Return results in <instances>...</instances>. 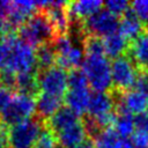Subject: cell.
I'll list each match as a JSON object with an SVG mask.
<instances>
[{"instance_id":"obj_1","label":"cell","mask_w":148,"mask_h":148,"mask_svg":"<svg viewBox=\"0 0 148 148\" xmlns=\"http://www.w3.org/2000/svg\"><path fill=\"white\" fill-rule=\"evenodd\" d=\"M20 39L32 47H38L43 44L52 43L57 37L54 28L46 14L42 10L30 16L18 29Z\"/></svg>"},{"instance_id":"obj_2","label":"cell","mask_w":148,"mask_h":148,"mask_svg":"<svg viewBox=\"0 0 148 148\" xmlns=\"http://www.w3.org/2000/svg\"><path fill=\"white\" fill-rule=\"evenodd\" d=\"M82 71L94 91L112 90L111 62L105 54H87L82 62Z\"/></svg>"},{"instance_id":"obj_3","label":"cell","mask_w":148,"mask_h":148,"mask_svg":"<svg viewBox=\"0 0 148 148\" xmlns=\"http://www.w3.org/2000/svg\"><path fill=\"white\" fill-rule=\"evenodd\" d=\"M2 69L9 71L16 75L29 72H37L35 49L20 38H16L10 47L9 54Z\"/></svg>"},{"instance_id":"obj_4","label":"cell","mask_w":148,"mask_h":148,"mask_svg":"<svg viewBox=\"0 0 148 148\" xmlns=\"http://www.w3.org/2000/svg\"><path fill=\"white\" fill-rule=\"evenodd\" d=\"M43 128L44 121L37 116L10 126L9 130H7L9 148H34Z\"/></svg>"},{"instance_id":"obj_5","label":"cell","mask_w":148,"mask_h":148,"mask_svg":"<svg viewBox=\"0 0 148 148\" xmlns=\"http://www.w3.org/2000/svg\"><path fill=\"white\" fill-rule=\"evenodd\" d=\"M79 23L83 36H96L98 38H105L119 29L118 17L106 9H101Z\"/></svg>"},{"instance_id":"obj_6","label":"cell","mask_w":148,"mask_h":148,"mask_svg":"<svg viewBox=\"0 0 148 148\" xmlns=\"http://www.w3.org/2000/svg\"><path fill=\"white\" fill-rule=\"evenodd\" d=\"M36 112V101L32 96L16 92L8 106L1 112V120L5 126H14L32 118Z\"/></svg>"},{"instance_id":"obj_7","label":"cell","mask_w":148,"mask_h":148,"mask_svg":"<svg viewBox=\"0 0 148 148\" xmlns=\"http://www.w3.org/2000/svg\"><path fill=\"white\" fill-rule=\"evenodd\" d=\"M138 76V68L127 54L111 61V79L116 91L125 92L134 87Z\"/></svg>"},{"instance_id":"obj_8","label":"cell","mask_w":148,"mask_h":148,"mask_svg":"<svg viewBox=\"0 0 148 148\" xmlns=\"http://www.w3.org/2000/svg\"><path fill=\"white\" fill-rule=\"evenodd\" d=\"M40 92L62 98L67 91V73L64 68L54 65L53 67L37 73Z\"/></svg>"},{"instance_id":"obj_9","label":"cell","mask_w":148,"mask_h":148,"mask_svg":"<svg viewBox=\"0 0 148 148\" xmlns=\"http://www.w3.org/2000/svg\"><path fill=\"white\" fill-rule=\"evenodd\" d=\"M114 109H116V98L112 90L90 92L88 108H87V116L96 118L98 116L114 111Z\"/></svg>"},{"instance_id":"obj_10","label":"cell","mask_w":148,"mask_h":148,"mask_svg":"<svg viewBox=\"0 0 148 148\" xmlns=\"http://www.w3.org/2000/svg\"><path fill=\"white\" fill-rule=\"evenodd\" d=\"M138 71L148 73V30L146 29L138 38L131 42L126 53Z\"/></svg>"},{"instance_id":"obj_11","label":"cell","mask_w":148,"mask_h":148,"mask_svg":"<svg viewBox=\"0 0 148 148\" xmlns=\"http://www.w3.org/2000/svg\"><path fill=\"white\" fill-rule=\"evenodd\" d=\"M104 2L101 0H80L67 2V12L71 22H81L92 14L99 12Z\"/></svg>"},{"instance_id":"obj_12","label":"cell","mask_w":148,"mask_h":148,"mask_svg":"<svg viewBox=\"0 0 148 148\" xmlns=\"http://www.w3.org/2000/svg\"><path fill=\"white\" fill-rule=\"evenodd\" d=\"M80 120L81 119L74 111H72L67 106H61L50 119L44 121V126L50 130L54 135H57L59 132L64 131L65 128L72 126Z\"/></svg>"},{"instance_id":"obj_13","label":"cell","mask_w":148,"mask_h":148,"mask_svg":"<svg viewBox=\"0 0 148 148\" xmlns=\"http://www.w3.org/2000/svg\"><path fill=\"white\" fill-rule=\"evenodd\" d=\"M87 132L82 120L73 124L72 126L59 132L56 138L62 148H75L87 139Z\"/></svg>"},{"instance_id":"obj_14","label":"cell","mask_w":148,"mask_h":148,"mask_svg":"<svg viewBox=\"0 0 148 148\" xmlns=\"http://www.w3.org/2000/svg\"><path fill=\"white\" fill-rule=\"evenodd\" d=\"M118 30L126 39L133 42L146 30V28L142 24V22L139 20V17L134 14V12L130 8L125 14L121 15Z\"/></svg>"},{"instance_id":"obj_15","label":"cell","mask_w":148,"mask_h":148,"mask_svg":"<svg viewBox=\"0 0 148 148\" xmlns=\"http://www.w3.org/2000/svg\"><path fill=\"white\" fill-rule=\"evenodd\" d=\"M60 108H61V98L49 95V94H44V92H40V91L37 95L36 112H37V117L40 120L46 121Z\"/></svg>"},{"instance_id":"obj_16","label":"cell","mask_w":148,"mask_h":148,"mask_svg":"<svg viewBox=\"0 0 148 148\" xmlns=\"http://www.w3.org/2000/svg\"><path fill=\"white\" fill-rule=\"evenodd\" d=\"M131 42L126 39L119 31L103 38L104 53L108 58L116 59L127 53Z\"/></svg>"},{"instance_id":"obj_17","label":"cell","mask_w":148,"mask_h":148,"mask_svg":"<svg viewBox=\"0 0 148 148\" xmlns=\"http://www.w3.org/2000/svg\"><path fill=\"white\" fill-rule=\"evenodd\" d=\"M89 96H90L89 88H83V89H67L64 97L67 108H69L77 116H80L87 112Z\"/></svg>"},{"instance_id":"obj_18","label":"cell","mask_w":148,"mask_h":148,"mask_svg":"<svg viewBox=\"0 0 148 148\" xmlns=\"http://www.w3.org/2000/svg\"><path fill=\"white\" fill-rule=\"evenodd\" d=\"M84 51L83 47L77 46V45H73L69 50H67L64 53L57 54V62L56 65L66 69H76L79 68V66H82V62L84 60Z\"/></svg>"},{"instance_id":"obj_19","label":"cell","mask_w":148,"mask_h":148,"mask_svg":"<svg viewBox=\"0 0 148 148\" xmlns=\"http://www.w3.org/2000/svg\"><path fill=\"white\" fill-rule=\"evenodd\" d=\"M36 52V66L37 72H43L53 67L57 62V52L52 43L43 44L35 50Z\"/></svg>"},{"instance_id":"obj_20","label":"cell","mask_w":148,"mask_h":148,"mask_svg":"<svg viewBox=\"0 0 148 148\" xmlns=\"http://www.w3.org/2000/svg\"><path fill=\"white\" fill-rule=\"evenodd\" d=\"M38 72H29L22 73L16 75V87L15 89L20 94L36 96L39 94V86H38Z\"/></svg>"},{"instance_id":"obj_21","label":"cell","mask_w":148,"mask_h":148,"mask_svg":"<svg viewBox=\"0 0 148 148\" xmlns=\"http://www.w3.org/2000/svg\"><path fill=\"white\" fill-rule=\"evenodd\" d=\"M112 128L120 138L128 139V136H132L135 132L133 116L127 112H117V117Z\"/></svg>"},{"instance_id":"obj_22","label":"cell","mask_w":148,"mask_h":148,"mask_svg":"<svg viewBox=\"0 0 148 148\" xmlns=\"http://www.w3.org/2000/svg\"><path fill=\"white\" fill-rule=\"evenodd\" d=\"M120 136L112 127L102 130L92 140L96 148H119Z\"/></svg>"},{"instance_id":"obj_23","label":"cell","mask_w":148,"mask_h":148,"mask_svg":"<svg viewBox=\"0 0 148 148\" xmlns=\"http://www.w3.org/2000/svg\"><path fill=\"white\" fill-rule=\"evenodd\" d=\"M88 80L82 69H72L67 74V89H83L88 88Z\"/></svg>"},{"instance_id":"obj_24","label":"cell","mask_w":148,"mask_h":148,"mask_svg":"<svg viewBox=\"0 0 148 148\" xmlns=\"http://www.w3.org/2000/svg\"><path fill=\"white\" fill-rule=\"evenodd\" d=\"M57 143L58 140L56 135L44 126V128L42 130L36 140L34 148H57Z\"/></svg>"},{"instance_id":"obj_25","label":"cell","mask_w":148,"mask_h":148,"mask_svg":"<svg viewBox=\"0 0 148 148\" xmlns=\"http://www.w3.org/2000/svg\"><path fill=\"white\" fill-rule=\"evenodd\" d=\"M16 38H17V36L15 35V32H10V34H6L0 39V69L3 68L7 57L9 54L10 47Z\"/></svg>"},{"instance_id":"obj_26","label":"cell","mask_w":148,"mask_h":148,"mask_svg":"<svg viewBox=\"0 0 148 148\" xmlns=\"http://www.w3.org/2000/svg\"><path fill=\"white\" fill-rule=\"evenodd\" d=\"M131 9L148 30V0H136L131 3Z\"/></svg>"},{"instance_id":"obj_27","label":"cell","mask_w":148,"mask_h":148,"mask_svg":"<svg viewBox=\"0 0 148 148\" xmlns=\"http://www.w3.org/2000/svg\"><path fill=\"white\" fill-rule=\"evenodd\" d=\"M104 6L108 12H110L111 14H113L116 16H118V15L121 16L130 9V2H127L125 0H109V1L104 2Z\"/></svg>"},{"instance_id":"obj_28","label":"cell","mask_w":148,"mask_h":148,"mask_svg":"<svg viewBox=\"0 0 148 148\" xmlns=\"http://www.w3.org/2000/svg\"><path fill=\"white\" fill-rule=\"evenodd\" d=\"M134 90L146 95L148 97V73L138 71V76L134 83Z\"/></svg>"},{"instance_id":"obj_29","label":"cell","mask_w":148,"mask_h":148,"mask_svg":"<svg viewBox=\"0 0 148 148\" xmlns=\"http://www.w3.org/2000/svg\"><path fill=\"white\" fill-rule=\"evenodd\" d=\"M131 141L134 148H148V133L135 131L131 136Z\"/></svg>"},{"instance_id":"obj_30","label":"cell","mask_w":148,"mask_h":148,"mask_svg":"<svg viewBox=\"0 0 148 148\" xmlns=\"http://www.w3.org/2000/svg\"><path fill=\"white\" fill-rule=\"evenodd\" d=\"M134 120V127L138 132H147L148 133V113H139L133 117Z\"/></svg>"},{"instance_id":"obj_31","label":"cell","mask_w":148,"mask_h":148,"mask_svg":"<svg viewBox=\"0 0 148 148\" xmlns=\"http://www.w3.org/2000/svg\"><path fill=\"white\" fill-rule=\"evenodd\" d=\"M13 95L14 94L12 92V90L0 86V112H2L8 106V104L13 98Z\"/></svg>"},{"instance_id":"obj_32","label":"cell","mask_w":148,"mask_h":148,"mask_svg":"<svg viewBox=\"0 0 148 148\" xmlns=\"http://www.w3.org/2000/svg\"><path fill=\"white\" fill-rule=\"evenodd\" d=\"M12 7V1H6V0H0V20L3 22L10 10Z\"/></svg>"},{"instance_id":"obj_33","label":"cell","mask_w":148,"mask_h":148,"mask_svg":"<svg viewBox=\"0 0 148 148\" xmlns=\"http://www.w3.org/2000/svg\"><path fill=\"white\" fill-rule=\"evenodd\" d=\"M6 127H7V126H5L3 124H2L1 127H0V148H9Z\"/></svg>"},{"instance_id":"obj_34","label":"cell","mask_w":148,"mask_h":148,"mask_svg":"<svg viewBox=\"0 0 148 148\" xmlns=\"http://www.w3.org/2000/svg\"><path fill=\"white\" fill-rule=\"evenodd\" d=\"M75 148H96L92 140L91 139H86L83 142H81L79 146H76Z\"/></svg>"},{"instance_id":"obj_35","label":"cell","mask_w":148,"mask_h":148,"mask_svg":"<svg viewBox=\"0 0 148 148\" xmlns=\"http://www.w3.org/2000/svg\"><path fill=\"white\" fill-rule=\"evenodd\" d=\"M5 35V31H3V22L0 20V37L2 38Z\"/></svg>"},{"instance_id":"obj_36","label":"cell","mask_w":148,"mask_h":148,"mask_svg":"<svg viewBox=\"0 0 148 148\" xmlns=\"http://www.w3.org/2000/svg\"><path fill=\"white\" fill-rule=\"evenodd\" d=\"M1 125H2V123H1V120H0V127H1Z\"/></svg>"},{"instance_id":"obj_37","label":"cell","mask_w":148,"mask_h":148,"mask_svg":"<svg viewBox=\"0 0 148 148\" xmlns=\"http://www.w3.org/2000/svg\"><path fill=\"white\" fill-rule=\"evenodd\" d=\"M57 148H62V147H60V146H59V147H57Z\"/></svg>"},{"instance_id":"obj_38","label":"cell","mask_w":148,"mask_h":148,"mask_svg":"<svg viewBox=\"0 0 148 148\" xmlns=\"http://www.w3.org/2000/svg\"><path fill=\"white\" fill-rule=\"evenodd\" d=\"M147 113H148V108H147Z\"/></svg>"}]
</instances>
